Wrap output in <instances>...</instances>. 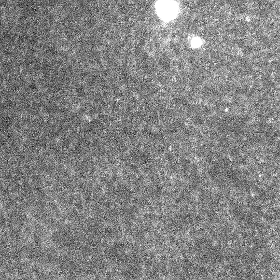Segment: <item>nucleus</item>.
Wrapping results in <instances>:
<instances>
[{"label": "nucleus", "mask_w": 280, "mask_h": 280, "mask_svg": "<svg viewBox=\"0 0 280 280\" xmlns=\"http://www.w3.org/2000/svg\"><path fill=\"white\" fill-rule=\"evenodd\" d=\"M96 24V20L93 18H90L87 19L85 22V26L88 28H92L95 26Z\"/></svg>", "instance_id": "1"}, {"label": "nucleus", "mask_w": 280, "mask_h": 280, "mask_svg": "<svg viewBox=\"0 0 280 280\" xmlns=\"http://www.w3.org/2000/svg\"><path fill=\"white\" fill-rule=\"evenodd\" d=\"M76 92L77 94L79 96L83 97L85 95V91L84 90V88L82 86H78L76 87Z\"/></svg>", "instance_id": "2"}, {"label": "nucleus", "mask_w": 280, "mask_h": 280, "mask_svg": "<svg viewBox=\"0 0 280 280\" xmlns=\"http://www.w3.org/2000/svg\"><path fill=\"white\" fill-rule=\"evenodd\" d=\"M48 52L50 55H53V56L57 54L56 49L55 48H53V47L49 48L48 49Z\"/></svg>", "instance_id": "3"}, {"label": "nucleus", "mask_w": 280, "mask_h": 280, "mask_svg": "<svg viewBox=\"0 0 280 280\" xmlns=\"http://www.w3.org/2000/svg\"><path fill=\"white\" fill-rule=\"evenodd\" d=\"M85 1L88 2H92L94 1H95V0H85Z\"/></svg>", "instance_id": "4"}]
</instances>
